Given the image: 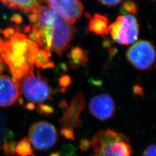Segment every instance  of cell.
<instances>
[{"label":"cell","instance_id":"cell-1","mask_svg":"<svg viewBox=\"0 0 156 156\" xmlns=\"http://www.w3.org/2000/svg\"><path fill=\"white\" fill-rule=\"evenodd\" d=\"M35 13L37 20L31 28L39 36V47L62 56L73 38L72 24L49 6H41Z\"/></svg>","mask_w":156,"mask_h":156},{"label":"cell","instance_id":"cell-2","mask_svg":"<svg viewBox=\"0 0 156 156\" xmlns=\"http://www.w3.org/2000/svg\"><path fill=\"white\" fill-rule=\"evenodd\" d=\"M94 154L91 156H131L127 137L112 129L101 131L90 142Z\"/></svg>","mask_w":156,"mask_h":156},{"label":"cell","instance_id":"cell-3","mask_svg":"<svg viewBox=\"0 0 156 156\" xmlns=\"http://www.w3.org/2000/svg\"><path fill=\"white\" fill-rule=\"evenodd\" d=\"M18 84L21 93L32 103H42L50 98L51 90L48 81L37 71L30 69L20 79L13 78Z\"/></svg>","mask_w":156,"mask_h":156},{"label":"cell","instance_id":"cell-4","mask_svg":"<svg viewBox=\"0 0 156 156\" xmlns=\"http://www.w3.org/2000/svg\"><path fill=\"white\" fill-rule=\"evenodd\" d=\"M139 24L133 15L118 17L115 22L108 26L105 34L120 45H129L136 41L139 35Z\"/></svg>","mask_w":156,"mask_h":156},{"label":"cell","instance_id":"cell-5","mask_svg":"<svg viewBox=\"0 0 156 156\" xmlns=\"http://www.w3.org/2000/svg\"><path fill=\"white\" fill-rule=\"evenodd\" d=\"M126 57L128 62L136 69H149L156 62V49L150 42L140 41L129 48Z\"/></svg>","mask_w":156,"mask_h":156},{"label":"cell","instance_id":"cell-6","mask_svg":"<svg viewBox=\"0 0 156 156\" xmlns=\"http://www.w3.org/2000/svg\"><path fill=\"white\" fill-rule=\"evenodd\" d=\"M28 140L34 148L46 151L53 147L57 141L55 127L46 121L33 124L28 130Z\"/></svg>","mask_w":156,"mask_h":156},{"label":"cell","instance_id":"cell-7","mask_svg":"<svg viewBox=\"0 0 156 156\" xmlns=\"http://www.w3.org/2000/svg\"><path fill=\"white\" fill-rule=\"evenodd\" d=\"M44 2L72 24L83 12V6L79 0H44Z\"/></svg>","mask_w":156,"mask_h":156},{"label":"cell","instance_id":"cell-8","mask_svg":"<svg viewBox=\"0 0 156 156\" xmlns=\"http://www.w3.org/2000/svg\"><path fill=\"white\" fill-rule=\"evenodd\" d=\"M89 110L95 118L106 120L111 119L115 111L114 101L109 95L101 94L94 96L90 101Z\"/></svg>","mask_w":156,"mask_h":156},{"label":"cell","instance_id":"cell-9","mask_svg":"<svg viewBox=\"0 0 156 156\" xmlns=\"http://www.w3.org/2000/svg\"><path fill=\"white\" fill-rule=\"evenodd\" d=\"M21 94L20 87L14 79L0 74V107L13 105Z\"/></svg>","mask_w":156,"mask_h":156},{"label":"cell","instance_id":"cell-10","mask_svg":"<svg viewBox=\"0 0 156 156\" xmlns=\"http://www.w3.org/2000/svg\"><path fill=\"white\" fill-rule=\"evenodd\" d=\"M85 106L83 95L78 93L73 98V101L64 113L60 120V123L64 128L73 129L79 125L80 115Z\"/></svg>","mask_w":156,"mask_h":156},{"label":"cell","instance_id":"cell-11","mask_svg":"<svg viewBox=\"0 0 156 156\" xmlns=\"http://www.w3.org/2000/svg\"><path fill=\"white\" fill-rule=\"evenodd\" d=\"M33 42L25 35L15 33L9 41H3V45L14 56L27 57L28 50Z\"/></svg>","mask_w":156,"mask_h":156},{"label":"cell","instance_id":"cell-12","mask_svg":"<svg viewBox=\"0 0 156 156\" xmlns=\"http://www.w3.org/2000/svg\"><path fill=\"white\" fill-rule=\"evenodd\" d=\"M6 6L21 11L33 13L41 6L42 0H1Z\"/></svg>","mask_w":156,"mask_h":156},{"label":"cell","instance_id":"cell-13","mask_svg":"<svg viewBox=\"0 0 156 156\" xmlns=\"http://www.w3.org/2000/svg\"><path fill=\"white\" fill-rule=\"evenodd\" d=\"M88 30L97 35L103 36L105 34L108 27V19L106 17L99 14H95L93 17L90 16Z\"/></svg>","mask_w":156,"mask_h":156},{"label":"cell","instance_id":"cell-14","mask_svg":"<svg viewBox=\"0 0 156 156\" xmlns=\"http://www.w3.org/2000/svg\"><path fill=\"white\" fill-rule=\"evenodd\" d=\"M87 52L82 48L76 46L71 51L68 57L71 59L70 64L73 68H77L79 66H84L88 61Z\"/></svg>","mask_w":156,"mask_h":156},{"label":"cell","instance_id":"cell-15","mask_svg":"<svg viewBox=\"0 0 156 156\" xmlns=\"http://www.w3.org/2000/svg\"><path fill=\"white\" fill-rule=\"evenodd\" d=\"M50 53L45 49H39L34 62L35 66L43 69L53 68L54 63L50 61Z\"/></svg>","mask_w":156,"mask_h":156},{"label":"cell","instance_id":"cell-16","mask_svg":"<svg viewBox=\"0 0 156 156\" xmlns=\"http://www.w3.org/2000/svg\"><path fill=\"white\" fill-rule=\"evenodd\" d=\"M15 155L16 156H34L31 143L27 138L17 143L15 147Z\"/></svg>","mask_w":156,"mask_h":156},{"label":"cell","instance_id":"cell-17","mask_svg":"<svg viewBox=\"0 0 156 156\" xmlns=\"http://www.w3.org/2000/svg\"><path fill=\"white\" fill-rule=\"evenodd\" d=\"M122 10L123 12L135 15L137 13V7L136 4L133 0H127L122 5Z\"/></svg>","mask_w":156,"mask_h":156},{"label":"cell","instance_id":"cell-18","mask_svg":"<svg viewBox=\"0 0 156 156\" xmlns=\"http://www.w3.org/2000/svg\"><path fill=\"white\" fill-rule=\"evenodd\" d=\"M17 142L5 140L2 145V149L7 156H15V147Z\"/></svg>","mask_w":156,"mask_h":156},{"label":"cell","instance_id":"cell-19","mask_svg":"<svg viewBox=\"0 0 156 156\" xmlns=\"http://www.w3.org/2000/svg\"><path fill=\"white\" fill-rule=\"evenodd\" d=\"M37 111L42 115H49L53 113L54 109L51 106L42 104L37 107Z\"/></svg>","mask_w":156,"mask_h":156},{"label":"cell","instance_id":"cell-20","mask_svg":"<svg viewBox=\"0 0 156 156\" xmlns=\"http://www.w3.org/2000/svg\"><path fill=\"white\" fill-rule=\"evenodd\" d=\"M72 82V79L68 75H64L59 79V84L62 88V91H65L67 87Z\"/></svg>","mask_w":156,"mask_h":156},{"label":"cell","instance_id":"cell-21","mask_svg":"<svg viewBox=\"0 0 156 156\" xmlns=\"http://www.w3.org/2000/svg\"><path fill=\"white\" fill-rule=\"evenodd\" d=\"M142 156H156V144L147 147L144 151Z\"/></svg>","mask_w":156,"mask_h":156},{"label":"cell","instance_id":"cell-22","mask_svg":"<svg viewBox=\"0 0 156 156\" xmlns=\"http://www.w3.org/2000/svg\"><path fill=\"white\" fill-rule=\"evenodd\" d=\"M123 0H98V1L104 5L113 6L119 4Z\"/></svg>","mask_w":156,"mask_h":156},{"label":"cell","instance_id":"cell-23","mask_svg":"<svg viewBox=\"0 0 156 156\" xmlns=\"http://www.w3.org/2000/svg\"><path fill=\"white\" fill-rule=\"evenodd\" d=\"M61 134L67 139H70V140H73L74 139L73 131V129H68V128H63L61 131Z\"/></svg>","mask_w":156,"mask_h":156},{"label":"cell","instance_id":"cell-24","mask_svg":"<svg viewBox=\"0 0 156 156\" xmlns=\"http://www.w3.org/2000/svg\"><path fill=\"white\" fill-rule=\"evenodd\" d=\"M15 30L13 28H6L5 30H4L2 31V34L5 37L7 38H11L12 36H13V35L15 33Z\"/></svg>","mask_w":156,"mask_h":156},{"label":"cell","instance_id":"cell-25","mask_svg":"<svg viewBox=\"0 0 156 156\" xmlns=\"http://www.w3.org/2000/svg\"><path fill=\"white\" fill-rule=\"evenodd\" d=\"M11 21L12 22L15 23L17 24H20L23 22V18L22 16L19 14H14L12 16L11 19Z\"/></svg>","mask_w":156,"mask_h":156},{"label":"cell","instance_id":"cell-26","mask_svg":"<svg viewBox=\"0 0 156 156\" xmlns=\"http://www.w3.org/2000/svg\"><path fill=\"white\" fill-rule=\"evenodd\" d=\"M6 63L0 57V73H3L6 69Z\"/></svg>","mask_w":156,"mask_h":156},{"label":"cell","instance_id":"cell-27","mask_svg":"<svg viewBox=\"0 0 156 156\" xmlns=\"http://www.w3.org/2000/svg\"><path fill=\"white\" fill-rule=\"evenodd\" d=\"M26 108L28 109V110H33L35 109V105L33 103H28L26 105Z\"/></svg>","mask_w":156,"mask_h":156},{"label":"cell","instance_id":"cell-28","mask_svg":"<svg viewBox=\"0 0 156 156\" xmlns=\"http://www.w3.org/2000/svg\"><path fill=\"white\" fill-rule=\"evenodd\" d=\"M50 156H60V154L58 152H56V153H51L50 154Z\"/></svg>","mask_w":156,"mask_h":156},{"label":"cell","instance_id":"cell-29","mask_svg":"<svg viewBox=\"0 0 156 156\" xmlns=\"http://www.w3.org/2000/svg\"><path fill=\"white\" fill-rule=\"evenodd\" d=\"M2 38H1V37H0V44L2 42Z\"/></svg>","mask_w":156,"mask_h":156}]
</instances>
